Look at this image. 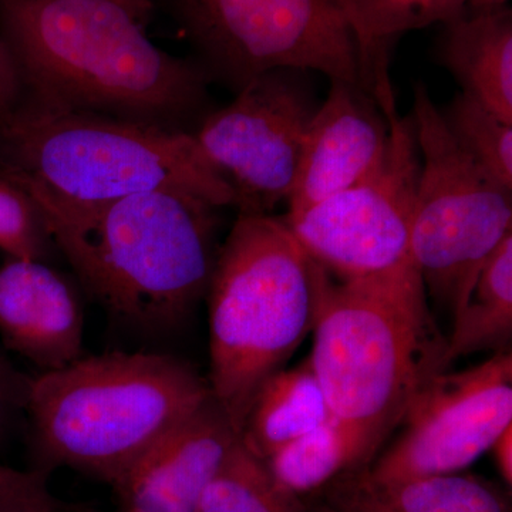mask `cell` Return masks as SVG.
<instances>
[{
  "mask_svg": "<svg viewBox=\"0 0 512 512\" xmlns=\"http://www.w3.org/2000/svg\"><path fill=\"white\" fill-rule=\"evenodd\" d=\"M0 42L40 106L187 131L207 99V72L158 49L117 0H0Z\"/></svg>",
  "mask_w": 512,
  "mask_h": 512,
  "instance_id": "1",
  "label": "cell"
},
{
  "mask_svg": "<svg viewBox=\"0 0 512 512\" xmlns=\"http://www.w3.org/2000/svg\"><path fill=\"white\" fill-rule=\"evenodd\" d=\"M5 177L35 201L86 292L124 325L148 333L173 330L207 295L218 254V207L211 202L167 190L72 204Z\"/></svg>",
  "mask_w": 512,
  "mask_h": 512,
  "instance_id": "2",
  "label": "cell"
},
{
  "mask_svg": "<svg viewBox=\"0 0 512 512\" xmlns=\"http://www.w3.org/2000/svg\"><path fill=\"white\" fill-rule=\"evenodd\" d=\"M210 396L178 357L116 350L32 377L26 412L40 468H73L114 488Z\"/></svg>",
  "mask_w": 512,
  "mask_h": 512,
  "instance_id": "3",
  "label": "cell"
},
{
  "mask_svg": "<svg viewBox=\"0 0 512 512\" xmlns=\"http://www.w3.org/2000/svg\"><path fill=\"white\" fill-rule=\"evenodd\" d=\"M328 272L284 218L239 214L208 286L210 389L241 433L256 392L315 329Z\"/></svg>",
  "mask_w": 512,
  "mask_h": 512,
  "instance_id": "4",
  "label": "cell"
},
{
  "mask_svg": "<svg viewBox=\"0 0 512 512\" xmlns=\"http://www.w3.org/2000/svg\"><path fill=\"white\" fill-rule=\"evenodd\" d=\"M0 173L72 204L173 190L235 205L191 133L28 100L0 120Z\"/></svg>",
  "mask_w": 512,
  "mask_h": 512,
  "instance_id": "5",
  "label": "cell"
},
{
  "mask_svg": "<svg viewBox=\"0 0 512 512\" xmlns=\"http://www.w3.org/2000/svg\"><path fill=\"white\" fill-rule=\"evenodd\" d=\"M309 360L330 413L375 457L421 384L440 372L446 342L434 328L417 272L323 289Z\"/></svg>",
  "mask_w": 512,
  "mask_h": 512,
  "instance_id": "6",
  "label": "cell"
},
{
  "mask_svg": "<svg viewBox=\"0 0 512 512\" xmlns=\"http://www.w3.org/2000/svg\"><path fill=\"white\" fill-rule=\"evenodd\" d=\"M412 121L420 174L410 255L424 291L454 315L512 234V190L458 146L423 83L414 87Z\"/></svg>",
  "mask_w": 512,
  "mask_h": 512,
  "instance_id": "7",
  "label": "cell"
},
{
  "mask_svg": "<svg viewBox=\"0 0 512 512\" xmlns=\"http://www.w3.org/2000/svg\"><path fill=\"white\" fill-rule=\"evenodd\" d=\"M372 96L389 124L382 161L348 190L284 218L313 261L340 281L417 272L410 255L420 174L416 131L412 117L397 114L390 76L377 80Z\"/></svg>",
  "mask_w": 512,
  "mask_h": 512,
  "instance_id": "8",
  "label": "cell"
},
{
  "mask_svg": "<svg viewBox=\"0 0 512 512\" xmlns=\"http://www.w3.org/2000/svg\"><path fill=\"white\" fill-rule=\"evenodd\" d=\"M188 36L235 90L272 70L360 84L359 49L339 0H174Z\"/></svg>",
  "mask_w": 512,
  "mask_h": 512,
  "instance_id": "9",
  "label": "cell"
},
{
  "mask_svg": "<svg viewBox=\"0 0 512 512\" xmlns=\"http://www.w3.org/2000/svg\"><path fill=\"white\" fill-rule=\"evenodd\" d=\"M299 72L272 70L255 77L191 133L202 156L234 191L239 214H269L291 195L306 131L318 109Z\"/></svg>",
  "mask_w": 512,
  "mask_h": 512,
  "instance_id": "10",
  "label": "cell"
},
{
  "mask_svg": "<svg viewBox=\"0 0 512 512\" xmlns=\"http://www.w3.org/2000/svg\"><path fill=\"white\" fill-rule=\"evenodd\" d=\"M510 426L512 355L503 350L466 370L431 375L410 400L399 436L367 468L384 481L461 473Z\"/></svg>",
  "mask_w": 512,
  "mask_h": 512,
  "instance_id": "11",
  "label": "cell"
},
{
  "mask_svg": "<svg viewBox=\"0 0 512 512\" xmlns=\"http://www.w3.org/2000/svg\"><path fill=\"white\" fill-rule=\"evenodd\" d=\"M239 431L214 396L167 431L114 487L124 510L197 512Z\"/></svg>",
  "mask_w": 512,
  "mask_h": 512,
  "instance_id": "12",
  "label": "cell"
},
{
  "mask_svg": "<svg viewBox=\"0 0 512 512\" xmlns=\"http://www.w3.org/2000/svg\"><path fill=\"white\" fill-rule=\"evenodd\" d=\"M375 99L356 84L333 80L328 97L313 114L288 198V214L348 190L379 165L389 141V124Z\"/></svg>",
  "mask_w": 512,
  "mask_h": 512,
  "instance_id": "13",
  "label": "cell"
},
{
  "mask_svg": "<svg viewBox=\"0 0 512 512\" xmlns=\"http://www.w3.org/2000/svg\"><path fill=\"white\" fill-rule=\"evenodd\" d=\"M0 338L42 372L72 365L84 356L79 295L45 261L10 259L0 268Z\"/></svg>",
  "mask_w": 512,
  "mask_h": 512,
  "instance_id": "14",
  "label": "cell"
},
{
  "mask_svg": "<svg viewBox=\"0 0 512 512\" xmlns=\"http://www.w3.org/2000/svg\"><path fill=\"white\" fill-rule=\"evenodd\" d=\"M322 493L335 512H512L498 485L471 474L384 481L366 466L340 474Z\"/></svg>",
  "mask_w": 512,
  "mask_h": 512,
  "instance_id": "15",
  "label": "cell"
},
{
  "mask_svg": "<svg viewBox=\"0 0 512 512\" xmlns=\"http://www.w3.org/2000/svg\"><path fill=\"white\" fill-rule=\"evenodd\" d=\"M441 63L461 84V92L512 124V13L500 8L467 10L446 23Z\"/></svg>",
  "mask_w": 512,
  "mask_h": 512,
  "instance_id": "16",
  "label": "cell"
},
{
  "mask_svg": "<svg viewBox=\"0 0 512 512\" xmlns=\"http://www.w3.org/2000/svg\"><path fill=\"white\" fill-rule=\"evenodd\" d=\"M332 416L308 357L301 365L279 370L259 387L239 439L256 457L266 460Z\"/></svg>",
  "mask_w": 512,
  "mask_h": 512,
  "instance_id": "17",
  "label": "cell"
},
{
  "mask_svg": "<svg viewBox=\"0 0 512 512\" xmlns=\"http://www.w3.org/2000/svg\"><path fill=\"white\" fill-rule=\"evenodd\" d=\"M512 336V234L478 272L473 288L453 315L440 372L454 360L485 350L503 352Z\"/></svg>",
  "mask_w": 512,
  "mask_h": 512,
  "instance_id": "18",
  "label": "cell"
},
{
  "mask_svg": "<svg viewBox=\"0 0 512 512\" xmlns=\"http://www.w3.org/2000/svg\"><path fill=\"white\" fill-rule=\"evenodd\" d=\"M360 60V84L372 96L377 77L389 73L390 47L397 37L457 19L467 0H339ZM373 97V96H372Z\"/></svg>",
  "mask_w": 512,
  "mask_h": 512,
  "instance_id": "19",
  "label": "cell"
},
{
  "mask_svg": "<svg viewBox=\"0 0 512 512\" xmlns=\"http://www.w3.org/2000/svg\"><path fill=\"white\" fill-rule=\"evenodd\" d=\"M372 460L362 436L332 416L265 461L276 480L302 498L323 490L346 471L369 466Z\"/></svg>",
  "mask_w": 512,
  "mask_h": 512,
  "instance_id": "20",
  "label": "cell"
},
{
  "mask_svg": "<svg viewBox=\"0 0 512 512\" xmlns=\"http://www.w3.org/2000/svg\"><path fill=\"white\" fill-rule=\"evenodd\" d=\"M197 512H312L239 439L205 488Z\"/></svg>",
  "mask_w": 512,
  "mask_h": 512,
  "instance_id": "21",
  "label": "cell"
},
{
  "mask_svg": "<svg viewBox=\"0 0 512 512\" xmlns=\"http://www.w3.org/2000/svg\"><path fill=\"white\" fill-rule=\"evenodd\" d=\"M441 116L458 146L512 190V124L464 92L451 100Z\"/></svg>",
  "mask_w": 512,
  "mask_h": 512,
  "instance_id": "22",
  "label": "cell"
},
{
  "mask_svg": "<svg viewBox=\"0 0 512 512\" xmlns=\"http://www.w3.org/2000/svg\"><path fill=\"white\" fill-rule=\"evenodd\" d=\"M53 239L32 197L0 174V249L12 259L49 261Z\"/></svg>",
  "mask_w": 512,
  "mask_h": 512,
  "instance_id": "23",
  "label": "cell"
},
{
  "mask_svg": "<svg viewBox=\"0 0 512 512\" xmlns=\"http://www.w3.org/2000/svg\"><path fill=\"white\" fill-rule=\"evenodd\" d=\"M46 468L18 470L0 464V512H49L63 507L49 488Z\"/></svg>",
  "mask_w": 512,
  "mask_h": 512,
  "instance_id": "24",
  "label": "cell"
},
{
  "mask_svg": "<svg viewBox=\"0 0 512 512\" xmlns=\"http://www.w3.org/2000/svg\"><path fill=\"white\" fill-rule=\"evenodd\" d=\"M32 377L20 372L0 349V439L22 410L28 407Z\"/></svg>",
  "mask_w": 512,
  "mask_h": 512,
  "instance_id": "25",
  "label": "cell"
},
{
  "mask_svg": "<svg viewBox=\"0 0 512 512\" xmlns=\"http://www.w3.org/2000/svg\"><path fill=\"white\" fill-rule=\"evenodd\" d=\"M22 100V84H20L15 64L10 59L8 50L0 42V120L16 109Z\"/></svg>",
  "mask_w": 512,
  "mask_h": 512,
  "instance_id": "26",
  "label": "cell"
},
{
  "mask_svg": "<svg viewBox=\"0 0 512 512\" xmlns=\"http://www.w3.org/2000/svg\"><path fill=\"white\" fill-rule=\"evenodd\" d=\"M494 454L495 466L504 483L512 484V426L507 427L490 448Z\"/></svg>",
  "mask_w": 512,
  "mask_h": 512,
  "instance_id": "27",
  "label": "cell"
},
{
  "mask_svg": "<svg viewBox=\"0 0 512 512\" xmlns=\"http://www.w3.org/2000/svg\"><path fill=\"white\" fill-rule=\"evenodd\" d=\"M121 5L127 6L131 12L136 13L138 18L143 20L146 23L148 16H150L151 12V2L150 0H117Z\"/></svg>",
  "mask_w": 512,
  "mask_h": 512,
  "instance_id": "28",
  "label": "cell"
},
{
  "mask_svg": "<svg viewBox=\"0 0 512 512\" xmlns=\"http://www.w3.org/2000/svg\"><path fill=\"white\" fill-rule=\"evenodd\" d=\"M49 512H94L92 510H86L82 507H74V505L64 504L63 507L56 508V510Z\"/></svg>",
  "mask_w": 512,
  "mask_h": 512,
  "instance_id": "29",
  "label": "cell"
},
{
  "mask_svg": "<svg viewBox=\"0 0 512 512\" xmlns=\"http://www.w3.org/2000/svg\"><path fill=\"white\" fill-rule=\"evenodd\" d=\"M312 512H335V511L330 510L328 505L320 504V505H316V507L313 508Z\"/></svg>",
  "mask_w": 512,
  "mask_h": 512,
  "instance_id": "30",
  "label": "cell"
},
{
  "mask_svg": "<svg viewBox=\"0 0 512 512\" xmlns=\"http://www.w3.org/2000/svg\"><path fill=\"white\" fill-rule=\"evenodd\" d=\"M474 3H476V0H467V5L468 6H473Z\"/></svg>",
  "mask_w": 512,
  "mask_h": 512,
  "instance_id": "31",
  "label": "cell"
},
{
  "mask_svg": "<svg viewBox=\"0 0 512 512\" xmlns=\"http://www.w3.org/2000/svg\"><path fill=\"white\" fill-rule=\"evenodd\" d=\"M123 512H134V511H127V510H123Z\"/></svg>",
  "mask_w": 512,
  "mask_h": 512,
  "instance_id": "32",
  "label": "cell"
}]
</instances>
